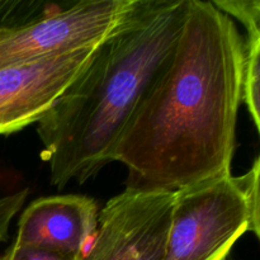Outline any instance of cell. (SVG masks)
Masks as SVG:
<instances>
[{
    "label": "cell",
    "mask_w": 260,
    "mask_h": 260,
    "mask_svg": "<svg viewBox=\"0 0 260 260\" xmlns=\"http://www.w3.org/2000/svg\"><path fill=\"white\" fill-rule=\"evenodd\" d=\"M246 43L213 2L189 0L177 46L113 151L127 187L175 190L231 174Z\"/></svg>",
    "instance_id": "6da1fadb"
},
{
    "label": "cell",
    "mask_w": 260,
    "mask_h": 260,
    "mask_svg": "<svg viewBox=\"0 0 260 260\" xmlns=\"http://www.w3.org/2000/svg\"><path fill=\"white\" fill-rule=\"evenodd\" d=\"M189 0H136L83 74L38 122L53 187L83 184L107 164L177 46Z\"/></svg>",
    "instance_id": "7a4b0ae2"
},
{
    "label": "cell",
    "mask_w": 260,
    "mask_h": 260,
    "mask_svg": "<svg viewBox=\"0 0 260 260\" xmlns=\"http://www.w3.org/2000/svg\"><path fill=\"white\" fill-rule=\"evenodd\" d=\"M249 230L246 177L210 178L175 190L165 260H226Z\"/></svg>",
    "instance_id": "3957f363"
},
{
    "label": "cell",
    "mask_w": 260,
    "mask_h": 260,
    "mask_svg": "<svg viewBox=\"0 0 260 260\" xmlns=\"http://www.w3.org/2000/svg\"><path fill=\"white\" fill-rule=\"evenodd\" d=\"M136 0H86L57 7L24 24L0 29V69L101 45Z\"/></svg>",
    "instance_id": "277c9868"
},
{
    "label": "cell",
    "mask_w": 260,
    "mask_h": 260,
    "mask_svg": "<svg viewBox=\"0 0 260 260\" xmlns=\"http://www.w3.org/2000/svg\"><path fill=\"white\" fill-rule=\"evenodd\" d=\"M174 196L127 187L99 212L81 260H165Z\"/></svg>",
    "instance_id": "5b68a950"
},
{
    "label": "cell",
    "mask_w": 260,
    "mask_h": 260,
    "mask_svg": "<svg viewBox=\"0 0 260 260\" xmlns=\"http://www.w3.org/2000/svg\"><path fill=\"white\" fill-rule=\"evenodd\" d=\"M98 46L0 69V135L40 122L85 71Z\"/></svg>",
    "instance_id": "8992f818"
},
{
    "label": "cell",
    "mask_w": 260,
    "mask_h": 260,
    "mask_svg": "<svg viewBox=\"0 0 260 260\" xmlns=\"http://www.w3.org/2000/svg\"><path fill=\"white\" fill-rule=\"evenodd\" d=\"M99 208L85 196H55L30 203L22 213L15 244L83 256L98 226Z\"/></svg>",
    "instance_id": "52a82bcc"
},
{
    "label": "cell",
    "mask_w": 260,
    "mask_h": 260,
    "mask_svg": "<svg viewBox=\"0 0 260 260\" xmlns=\"http://www.w3.org/2000/svg\"><path fill=\"white\" fill-rule=\"evenodd\" d=\"M243 101L248 106L260 137V37L246 43Z\"/></svg>",
    "instance_id": "ba28073f"
},
{
    "label": "cell",
    "mask_w": 260,
    "mask_h": 260,
    "mask_svg": "<svg viewBox=\"0 0 260 260\" xmlns=\"http://www.w3.org/2000/svg\"><path fill=\"white\" fill-rule=\"evenodd\" d=\"M56 4L42 2H0V29L24 24L47 14Z\"/></svg>",
    "instance_id": "9c48e42d"
},
{
    "label": "cell",
    "mask_w": 260,
    "mask_h": 260,
    "mask_svg": "<svg viewBox=\"0 0 260 260\" xmlns=\"http://www.w3.org/2000/svg\"><path fill=\"white\" fill-rule=\"evenodd\" d=\"M213 4L245 27L248 42L260 37V0H217Z\"/></svg>",
    "instance_id": "30bf717a"
},
{
    "label": "cell",
    "mask_w": 260,
    "mask_h": 260,
    "mask_svg": "<svg viewBox=\"0 0 260 260\" xmlns=\"http://www.w3.org/2000/svg\"><path fill=\"white\" fill-rule=\"evenodd\" d=\"M81 258L83 256H75L62 251L13 243L0 256V260H81Z\"/></svg>",
    "instance_id": "8fae6325"
},
{
    "label": "cell",
    "mask_w": 260,
    "mask_h": 260,
    "mask_svg": "<svg viewBox=\"0 0 260 260\" xmlns=\"http://www.w3.org/2000/svg\"><path fill=\"white\" fill-rule=\"evenodd\" d=\"M249 202V230L260 241V154L250 172L245 175Z\"/></svg>",
    "instance_id": "7c38bea8"
},
{
    "label": "cell",
    "mask_w": 260,
    "mask_h": 260,
    "mask_svg": "<svg viewBox=\"0 0 260 260\" xmlns=\"http://www.w3.org/2000/svg\"><path fill=\"white\" fill-rule=\"evenodd\" d=\"M27 196L28 189H23L0 198V243L7 239L10 222L23 207Z\"/></svg>",
    "instance_id": "4fadbf2b"
}]
</instances>
